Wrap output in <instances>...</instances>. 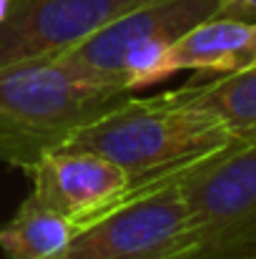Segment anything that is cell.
I'll use <instances>...</instances> for the list:
<instances>
[{
	"instance_id": "1",
	"label": "cell",
	"mask_w": 256,
	"mask_h": 259,
	"mask_svg": "<svg viewBox=\"0 0 256 259\" xmlns=\"http://www.w3.org/2000/svg\"><path fill=\"white\" fill-rule=\"evenodd\" d=\"M236 136L209 111L176 101L169 91L159 96H126L100 116L76 128L61 149L93 151L131 176V189L176 174Z\"/></svg>"
},
{
	"instance_id": "2",
	"label": "cell",
	"mask_w": 256,
	"mask_h": 259,
	"mask_svg": "<svg viewBox=\"0 0 256 259\" xmlns=\"http://www.w3.org/2000/svg\"><path fill=\"white\" fill-rule=\"evenodd\" d=\"M126 91L90 83L58 58H30L0 68V161L28 174L43 156L100 116Z\"/></svg>"
},
{
	"instance_id": "3",
	"label": "cell",
	"mask_w": 256,
	"mask_h": 259,
	"mask_svg": "<svg viewBox=\"0 0 256 259\" xmlns=\"http://www.w3.org/2000/svg\"><path fill=\"white\" fill-rule=\"evenodd\" d=\"M214 15L219 0H146L56 58L90 83L136 93L164 81L169 46Z\"/></svg>"
},
{
	"instance_id": "4",
	"label": "cell",
	"mask_w": 256,
	"mask_h": 259,
	"mask_svg": "<svg viewBox=\"0 0 256 259\" xmlns=\"http://www.w3.org/2000/svg\"><path fill=\"white\" fill-rule=\"evenodd\" d=\"M191 242L171 259H256V136L176 174Z\"/></svg>"
},
{
	"instance_id": "5",
	"label": "cell",
	"mask_w": 256,
	"mask_h": 259,
	"mask_svg": "<svg viewBox=\"0 0 256 259\" xmlns=\"http://www.w3.org/2000/svg\"><path fill=\"white\" fill-rule=\"evenodd\" d=\"M176 174L131 189L111 209L81 224L76 237L50 259H171L181 254L191 242V214Z\"/></svg>"
},
{
	"instance_id": "6",
	"label": "cell",
	"mask_w": 256,
	"mask_h": 259,
	"mask_svg": "<svg viewBox=\"0 0 256 259\" xmlns=\"http://www.w3.org/2000/svg\"><path fill=\"white\" fill-rule=\"evenodd\" d=\"M146 0H10L0 23V68L56 58Z\"/></svg>"
},
{
	"instance_id": "7",
	"label": "cell",
	"mask_w": 256,
	"mask_h": 259,
	"mask_svg": "<svg viewBox=\"0 0 256 259\" xmlns=\"http://www.w3.org/2000/svg\"><path fill=\"white\" fill-rule=\"evenodd\" d=\"M28 176L33 181L30 194L78 227L111 209L131 191V176L93 151H50Z\"/></svg>"
},
{
	"instance_id": "8",
	"label": "cell",
	"mask_w": 256,
	"mask_h": 259,
	"mask_svg": "<svg viewBox=\"0 0 256 259\" xmlns=\"http://www.w3.org/2000/svg\"><path fill=\"white\" fill-rule=\"evenodd\" d=\"M256 63V23L214 15L181 38L166 51V78L181 71H196L209 76H226Z\"/></svg>"
},
{
	"instance_id": "9",
	"label": "cell",
	"mask_w": 256,
	"mask_h": 259,
	"mask_svg": "<svg viewBox=\"0 0 256 259\" xmlns=\"http://www.w3.org/2000/svg\"><path fill=\"white\" fill-rule=\"evenodd\" d=\"M169 93L186 106L214 113L236 139L256 136V63L236 73L191 81Z\"/></svg>"
},
{
	"instance_id": "10",
	"label": "cell",
	"mask_w": 256,
	"mask_h": 259,
	"mask_svg": "<svg viewBox=\"0 0 256 259\" xmlns=\"http://www.w3.org/2000/svg\"><path fill=\"white\" fill-rule=\"evenodd\" d=\"M78 232V224L40 204L33 194L23 199L15 217L0 224V252L8 259H50Z\"/></svg>"
},
{
	"instance_id": "11",
	"label": "cell",
	"mask_w": 256,
	"mask_h": 259,
	"mask_svg": "<svg viewBox=\"0 0 256 259\" xmlns=\"http://www.w3.org/2000/svg\"><path fill=\"white\" fill-rule=\"evenodd\" d=\"M219 15L256 23V0H219Z\"/></svg>"
},
{
	"instance_id": "12",
	"label": "cell",
	"mask_w": 256,
	"mask_h": 259,
	"mask_svg": "<svg viewBox=\"0 0 256 259\" xmlns=\"http://www.w3.org/2000/svg\"><path fill=\"white\" fill-rule=\"evenodd\" d=\"M8 10H10V0H0V23L5 20V15H8Z\"/></svg>"
}]
</instances>
